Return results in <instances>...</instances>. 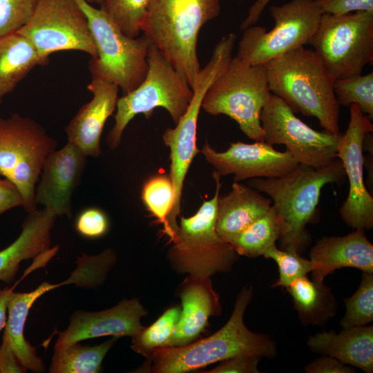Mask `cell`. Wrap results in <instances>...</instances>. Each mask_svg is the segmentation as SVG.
<instances>
[{"label": "cell", "mask_w": 373, "mask_h": 373, "mask_svg": "<svg viewBox=\"0 0 373 373\" xmlns=\"http://www.w3.org/2000/svg\"><path fill=\"white\" fill-rule=\"evenodd\" d=\"M253 296L251 287L238 294L231 317L218 332L209 337L179 347L153 349L145 357L141 372L184 373L239 355L274 358L277 346L269 335L249 329L244 314Z\"/></svg>", "instance_id": "1"}, {"label": "cell", "mask_w": 373, "mask_h": 373, "mask_svg": "<svg viewBox=\"0 0 373 373\" xmlns=\"http://www.w3.org/2000/svg\"><path fill=\"white\" fill-rule=\"evenodd\" d=\"M345 173L340 159L315 169L302 164L278 178H255L251 188L268 195L280 223L281 249L300 254L312 239L307 224L316 215L321 190L329 183H343Z\"/></svg>", "instance_id": "2"}, {"label": "cell", "mask_w": 373, "mask_h": 373, "mask_svg": "<svg viewBox=\"0 0 373 373\" xmlns=\"http://www.w3.org/2000/svg\"><path fill=\"white\" fill-rule=\"evenodd\" d=\"M264 66L271 93L283 99L294 113L317 118L325 131L340 133L335 79L313 50L301 46Z\"/></svg>", "instance_id": "3"}, {"label": "cell", "mask_w": 373, "mask_h": 373, "mask_svg": "<svg viewBox=\"0 0 373 373\" xmlns=\"http://www.w3.org/2000/svg\"><path fill=\"white\" fill-rule=\"evenodd\" d=\"M220 0H150L142 26L156 47L193 90L200 66L197 54L201 28L216 18Z\"/></svg>", "instance_id": "4"}, {"label": "cell", "mask_w": 373, "mask_h": 373, "mask_svg": "<svg viewBox=\"0 0 373 373\" xmlns=\"http://www.w3.org/2000/svg\"><path fill=\"white\" fill-rule=\"evenodd\" d=\"M147 62L148 70L143 82L117 99L115 124L106 137L107 144L112 150L119 145L124 129L135 115L142 113L149 118L155 108L162 107L177 124L191 102L193 91L187 82L163 54L150 44Z\"/></svg>", "instance_id": "5"}, {"label": "cell", "mask_w": 373, "mask_h": 373, "mask_svg": "<svg viewBox=\"0 0 373 373\" xmlns=\"http://www.w3.org/2000/svg\"><path fill=\"white\" fill-rule=\"evenodd\" d=\"M84 12L97 50L89 68L92 77L116 84L127 94L144 79L147 70L149 42L143 35L126 36L102 8H96L86 0H75Z\"/></svg>", "instance_id": "6"}, {"label": "cell", "mask_w": 373, "mask_h": 373, "mask_svg": "<svg viewBox=\"0 0 373 373\" xmlns=\"http://www.w3.org/2000/svg\"><path fill=\"white\" fill-rule=\"evenodd\" d=\"M216 183L213 197L204 201L195 215L180 218V226L168 256L175 269L192 276H211L231 270L238 254L231 244L222 241L216 231L220 175L214 171Z\"/></svg>", "instance_id": "7"}, {"label": "cell", "mask_w": 373, "mask_h": 373, "mask_svg": "<svg viewBox=\"0 0 373 373\" xmlns=\"http://www.w3.org/2000/svg\"><path fill=\"white\" fill-rule=\"evenodd\" d=\"M270 94L265 66L249 65L235 56L207 91L201 108L229 116L247 137L264 141L260 115Z\"/></svg>", "instance_id": "8"}, {"label": "cell", "mask_w": 373, "mask_h": 373, "mask_svg": "<svg viewBox=\"0 0 373 373\" xmlns=\"http://www.w3.org/2000/svg\"><path fill=\"white\" fill-rule=\"evenodd\" d=\"M57 146V141L32 118L19 113L0 116V175L21 191L27 213L37 209L36 184L46 158Z\"/></svg>", "instance_id": "9"}, {"label": "cell", "mask_w": 373, "mask_h": 373, "mask_svg": "<svg viewBox=\"0 0 373 373\" xmlns=\"http://www.w3.org/2000/svg\"><path fill=\"white\" fill-rule=\"evenodd\" d=\"M309 44L335 79L361 74L373 61V11L322 14Z\"/></svg>", "instance_id": "10"}, {"label": "cell", "mask_w": 373, "mask_h": 373, "mask_svg": "<svg viewBox=\"0 0 373 373\" xmlns=\"http://www.w3.org/2000/svg\"><path fill=\"white\" fill-rule=\"evenodd\" d=\"M269 11L274 20L271 30L253 25L242 30L236 57L249 65H264L309 44L322 15L315 0H291Z\"/></svg>", "instance_id": "11"}, {"label": "cell", "mask_w": 373, "mask_h": 373, "mask_svg": "<svg viewBox=\"0 0 373 373\" xmlns=\"http://www.w3.org/2000/svg\"><path fill=\"white\" fill-rule=\"evenodd\" d=\"M230 56L221 49H214L212 55L200 69L193 89V96L186 113L180 117L175 128H168L162 139L170 150V174L174 200L167 218L165 234L172 242L176 237L179 225L177 218L180 213L183 184L189 168L195 155L199 152L196 146L197 123L203 98L211 86L228 67Z\"/></svg>", "instance_id": "12"}, {"label": "cell", "mask_w": 373, "mask_h": 373, "mask_svg": "<svg viewBox=\"0 0 373 373\" xmlns=\"http://www.w3.org/2000/svg\"><path fill=\"white\" fill-rule=\"evenodd\" d=\"M17 32L32 43L45 64L50 54L61 50L97 55L87 18L75 0H39L31 19Z\"/></svg>", "instance_id": "13"}, {"label": "cell", "mask_w": 373, "mask_h": 373, "mask_svg": "<svg viewBox=\"0 0 373 373\" xmlns=\"http://www.w3.org/2000/svg\"><path fill=\"white\" fill-rule=\"evenodd\" d=\"M260 120L264 142L272 146L284 144L298 164L321 169L337 158L341 134L312 128L272 93L261 111Z\"/></svg>", "instance_id": "14"}, {"label": "cell", "mask_w": 373, "mask_h": 373, "mask_svg": "<svg viewBox=\"0 0 373 373\" xmlns=\"http://www.w3.org/2000/svg\"><path fill=\"white\" fill-rule=\"evenodd\" d=\"M350 118L344 134L337 144V158L342 162L348 178L349 190L339 213L343 222L350 227L370 230L373 227V198L364 181V142L373 131L371 119L358 105L352 104Z\"/></svg>", "instance_id": "15"}, {"label": "cell", "mask_w": 373, "mask_h": 373, "mask_svg": "<svg viewBox=\"0 0 373 373\" xmlns=\"http://www.w3.org/2000/svg\"><path fill=\"white\" fill-rule=\"evenodd\" d=\"M202 153L220 176L232 174L234 182L282 177L298 164L287 151H278L264 141L231 142L224 152L216 151L206 142Z\"/></svg>", "instance_id": "16"}, {"label": "cell", "mask_w": 373, "mask_h": 373, "mask_svg": "<svg viewBox=\"0 0 373 373\" xmlns=\"http://www.w3.org/2000/svg\"><path fill=\"white\" fill-rule=\"evenodd\" d=\"M87 156L68 142L46 158L35 187V202L57 216H72V195L81 182Z\"/></svg>", "instance_id": "17"}, {"label": "cell", "mask_w": 373, "mask_h": 373, "mask_svg": "<svg viewBox=\"0 0 373 373\" xmlns=\"http://www.w3.org/2000/svg\"><path fill=\"white\" fill-rule=\"evenodd\" d=\"M146 314L145 308L136 298L124 299L102 311H76L70 317L67 329L58 333L55 347L104 336L133 337L144 327L140 320Z\"/></svg>", "instance_id": "18"}, {"label": "cell", "mask_w": 373, "mask_h": 373, "mask_svg": "<svg viewBox=\"0 0 373 373\" xmlns=\"http://www.w3.org/2000/svg\"><path fill=\"white\" fill-rule=\"evenodd\" d=\"M87 88L93 99L84 104L65 128L68 142L87 157L102 154L100 138L107 119L116 109L119 87L99 77H92Z\"/></svg>", "instance_id": "19"}, {"label": "cell", "mask_w": 373, "mask_h": 373, "mask_svg": "<svg viewBox=\"0 0 373 373\" xmlns=\"http://www.w3.org/2000/svg\"><path fill=\"white\" fill-rule=\"evenodd\" d=\"M312 263V280L323 283L336 269L352 267L373 273V245L365 230L356 229L343 236H324L318 239L309 252Z\"/></svg>", "instance_id": "20"}, {"label": "cell", "mask_w": 373, "mask_h": 373, "mask_svg": "<svg viewBox=\"0 0 373 373\" xmlns=\"http://www.w3.org/2000/svg\"><path fill=\"white\" fill-rule=\"evenodd\" d=\"M180 316L169 347L194 341L207 326L209 318L222 312L220 297L210 276L189 275L180 285Z\"/></svg>", "instance_id": "21"}, {"label": "cell", "mask_w": 373, "mask_h": 373, "mask_svg": "<svg viewBox=\"0 0 373 373\" xmlns=\"http://www.w3.org/2000/svg\"><path fill=\"white\" fill-rule=\"evenodd\" d=\"M57 216L44 208L28 213L21 232L9 246L0 251V280L10 283L21 261L35 258L50 248V231Z\"/></svg>", "instance_id": "22"}, {"label": "cell", "mask_w": 373, "mask_h": 373, "mask_svg": "<svg viewBox=\"0 0 373 373\" xmlns=\"http://www.w3.org/2000/svg\"><path fill=\"white\" fill-rule=\"evenodd\" d=\"M307 345L314 353L332 356L366 373L373 372L372 325L343 329L338 334L318 332L309 336Z\"/></svg>", "instance_id": "23"}, {"label": "cell", "mask_w": 373, "mask_h": 373, "mask_svg": "<svg viewBox=\"0 0 373 373\" xmlns=\"http://www.w3.org/2000/svg\"><path fill=\"white\" fill-rule=\"evenodd\" d=\"M271 200L249 185L234 182L231 191L219 195L216 231L220 238L229 243L271 207Z\"/></svg>", "instance_id": "24"}, {"label": "cell", "mask_w": 373, "mask_h": 373, "mask_svg": "<svg viewBox=\"0 0 373 373\" xmlns=\"http://www.w3.org/2000/svg\"><path fill=\"white\" fill-rule=\"evenodd\" d=\"M39 296L33 290L30 292L10 293L8 303V314L2 341L11 348L18 361L27 371L41 372L45 370L43 361L37 355L36 350L25 338L26 321L34 303Z\"/></svg>", "instance_id": "25"}, {"label": "cell", "mask_w": 373, "mask_h": 373, "mask_svg": "<svg viewBox=\"0 0 373 373\" xmlns=\"http://www.w3.org/2000/svg\"><path fill=\"white\" fill-rule=\"evenodd\" d=\"M44 64L25 36L16 32L0 37V103L33 68Z\"/></svg>", "instance_id": "26"}, {"label": "cell", "mask_w": 373, "mask_h": 373, "mask_svg": "<svg viewBox=\"0 0 373 373\" xmlns=\"http://www.w3.org/2000/svg\"><path fill=\"white\" fill-rule=\"evenodd\" d=\"M291 295L298 318L305 326H324L337 311V302L331 288L323 283L299 278L286 288Z\"/></svg>", "instance_id": "27"}, {"label": "cell", "mask_w": 373, "mask_h": 373, "mask_svg": "<svg viewBox=\"0 0 373 373\" xmlns=\"http://www.w3.org/2000/svg\"><path fill=\"white\" fill-rule=\"evenodd\" d=\"M118 337L112 336L95 346L82 345L79 342L55 347L50 367L51 373H98L105 356Z\"/></svg>", "instance_id": "28"}, {"label": "cell", "mask_w": 373, "mask_h": 373, "mask_svg": "<svg viewBox=\"0 0 373 373\" xmlns=\"http://www.w3.org/2000/svg\"><path fill=\"white\" fill-rule=\"evenodd\" d=\"M280 237V223L272 206L240 233L230 244L238 255L249 258L262 256Z\"/></svg>", "instance_id": "29"}, {"label": "cell", "mask_w": 373, "mask_h": 373, "mask_svg": "<svg viewBox=\"0 0 373 373\" xmlns=\"http://www.w3.org/2000/svg\"><path fill=\"white\" fill-rule=\"evenodd\" d=\"M181 308L171 307L151 325L144 327L132 337L131 347L139 354L146 356L153 349L167 347L180 318Z\"/></svg>", "instance_id": "30"}, {"label": "cell", "mask_w": 373, "mask_h": 373, "mask_svg": "<svg viewBox=\"0 0 373 373\" xmlns=\"http://www.w3.org/2000/svg\"><path fill=\"white\" fill-rule=\"evenodd\" d=\"M334 92L338 105L355 104L371 120L373 119V73L336 79Z\"/></svg>", "instance_id": "31"}, {"label": "cell", "mask_w": 373, "mask_h": 373, "mask_svg": "<svg viewBox=\"0 0 373 373\" xmlns=\"http://www.w3.org/2000/svg\"><path fill=\"white\" fill-rule=\"evenodd\" d=\"M346 312L341 319L343 329L364 326L373 321V273L363 272L361 283L349 298L343 300Z\"/></svg>", "instance_id": "32"}, {"label": "cell", "mask_w": 373, "mask_h": 373, "mask_svg": "<svg viewBox=\"0 0 373 373\" xmlns=\"http://www.w3.org/2000/svg\"><path fill=\"white\" fill-rule=\"evenodd\" d=\"M150 0H104L102 8L127 37L136 38L142 31Z\"/></svg>", "instance_id": "33"}, {"label": "cell", "mask_w": 373, "mask_h": 373, "mask_svg": "<svg viewBox=\"0 0 373 373\" xmlns=\"http://www.w3.org/2000/svg\"><path fill=\"white\" fill-rule=\"evenodd\" d=\"M142 199L146 209L163 224L164 229L174 200L173 187L169 177L159 175L150 178L143 186Z\"/></svg>", "instance_id": "34"}, {"label": "cell", "mask_w": 373, "mask_h": 373, "mask_svg": "<svg viewBox=\"0 0 373 373\" xmlns=\"http://www.w3.org/2000/svg\"><path fill=\"white\" fill-rule=\"evenodd\" d=\"M262 256L274 260L278 267L279 277L271 287L287 288L296 280L311 272L313 269L310 260L296 253L278 249L276 244L268 247Z\"/></svg>", "instance_id": "35"}, {"label": "cell", "mask_w": 373, "mask_h": 373, "mask_svg": "<svg viewBox=\"0 0 373 373\" xmlns=\"http://www.w3.org/2000/svg\"><path fill=\"white\" fill-rule=\"evenodd\" d=\"M39 0H0V37L16 32L31 19Z\"/></svg>", "instance_id": "36"}, {"label": "cell", "mask_w": 373, "mask_h": 373, "mask_svg": "<svg viewBox=\"0 0 373 373\" xmlns=\"http://www.w3.org/2000/svg\"><path fill=\"white\" fill-rule=\"evenodd\" d=\"M75 227L82 237L95 239L104 236L107 233L109 221L102 210L90 207L85 209L77 216Z\"/></svg>", "instance_id": "37"}, {"label": "cell", "mask_w": 373, "mask_h": 373, "mask_svg": "<svg viewBox=\"0 0 373 373\" xmlns=\"http://www.w3.org/2000/svg\"><path fill=\"white\" fill-rule=\"evenodd\" d=\"M322 14L345 15L373 11V0H315Z\"/></svg>", "instance_id": "38"}, {"label": "cell", "mask_w": 373, "mask_h": 373, "mask_svg": "<svg viewBox=\"0 0 373 373\" xmlns=\"http://www.w3.org/2000/svg\"><path fill=\"white\" fill-rule=\"evenodd\" d=\"M261 357L256 355H239L221 361L207 373H259L258 364Z\"/></svg>", "instance_id": "39"}, {"label": "cell", "mask_w": 373, "mask_h": 373, "mask_svg": "<svg viewBox=\"0 0 373 373\" xmlns=\"http://www.w3.org/2000/svg\"><path fill=\"white\" fill-rule=\"evenodd\" d=\"M307 373H354V369L338 359L327 355L317 358L305 365Z\"/></svg>", "instance_id": "40"}, {"label": "cell", "mask_w": 373, "mask_h": 373, "mask_svg": "<svg viewBox=\"0 0 373 373\" xmlns=\"http://www.w3.org/2000/svg\"><path fill=\"white\" fill-rule=\"evenodd\" d=\"M21 206H23V198L17 186L6 178L0 179V216Z\"/></svg>", "instance_id": "41"}, {"label": "cell", "mask_w": 373, "mask_h": 373, "mask_svg": "<svg viewBox=\"0 0 373 373\" xmlns=\"http://www.w3.org/2000/svg\"><path fill=\"white\" fill-rule=\"evenodd\" d=\"M27 372L18 361L17 356L5 342L0 345V372Z\"/></svg>", "instance_id": "42"}, {"label": "cell", "mask_w": 373, "mask_h": 373, "mask_svg": "<svg viewBox=\"0 0 373 373\" xmlns=\"http://www.w3.org/2000/svg\"><path fill=\"white\" fill-rule=\"evenodd\" d=\"M271 0H256L249 9L247 16L241 23L240 29L242 31L245 28L255 25L259 20L265 7Z\"/></svg>", "instance_id": "43"}, {"label": "cell", "mask_w": 373, "mask_h": 373, "mask_svg": "<svg viewBox=\"0 0 373 373\" xmlns=\"http://www.w3.org/2000/svg\"><path fill=\"white\" fill-rule=\"evenodd\" d=\"M16 285L10 288L0 289V332L6 325L8 300Z\"/></svg>", "instance_id": "44"}, {"label": "cell", "mask_w": 373, "mask_h": 373, "mask_svg": "<svg viewBox=\"0 0 373 373\" xmlns=\"http://www.w3.org/2000/svg\"><path fill=\"white\" fill-rule=\"evenodd\" d=\"M88 3H93L98 4L100 7H102L104 4V0H86Z\"/></svg>", "instance_id": "45"}]
</instances>
